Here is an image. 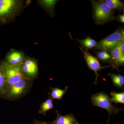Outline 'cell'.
Instances as JSON below:
<instances>
[{
  "mask_svg": "<svg viewBox=\"0 0 124 124\" xmlns=\"http://www.w3.org/2000/svg\"><path fill=\"white\" fill-rule=\"evenodd\" d=\"M28 1L0 0V21L12 22L29 4Z\"/></svg>",
  "mask_w": 124,
  "mask_h": 124,
  "instance_id": "obj_1",
  "label": "cell"
},
{
  "mask_svg": "<svg viewBox=\"0 0 124 124\" xmlns=\"http://www.w3.org/2000/svg\"><path fill=\"white\" fill-rule=\"evenodd\" d=\"M93 6V17L95 23L104 24L115 19L114 10L108 6L103 0L91 1Z\"/></svg>",
  "mask_w": 124,
  "mask_h": 124,
  "instance_id": "obj_2",
  "label": "cell"
},
{
  "mask_svg": "<svg viewBox=\"0 0 124 124\" xmlns=\"http://www.w3.org/2000/svg\"><path fill=\"white\" fill-rule=\"evenodd\" d=\"M33 81L26 77L23 78L8 88L4 96L11 101L19 100L29 93Z\"/></svg>",
  "mask_w": 124,
  "mask_h": 124,
  "instance_id": "obj_3",
  "label": "cell"
},
{
  "mask_svg": "<svg viewBox=\"0 0 124 124\" xmlns=\"http://www.w3.org/2000/svg\"><path fill=\"white\" fill-rule=\"evenodd\" d=\"M91 102L94 106L106 109L109 114L108 119L106 124H109L111 115L118 114L119 112L123 110L114 107L112 104L111 98L104 92L97 93L92 95Z\"/></svg>",
  "mask_w": 124,
  "mask_h": 124,
  "instance_id": "obj_4",
  "label": "cell"
},
{
  "mask_svg": "<svg viewBox=\"0 0 124 124\" xmlns=\"http://www.w3.org/2000/svg\"><path fill=\"white\" fill-rule=\"evenodd\" d=\"M124 40V30L120 28L101 40L95 48L100 51H108Z\"/></svg>",
  "mask_w": 124,
  "mask_h": 124,
  "instance_id": "obj_5",
  "label": "cell"
},
{
  "mask_svg": "<svg viewBox=\"0 0 124 124\" xmlns=\"http://www.w3.org/2000/svg\"><path fill=\"white\" fill-rule=\"evenodd\" d=\"M2 64L4 71L7 89L21 79L26 77L21 70L20 66H12L5 62L2 63Z\"/></svg>",
  "mask_w": 124,
  "mask_h": 124,
  "instance_id": "obj_6",
  "label": "cell"
},
{
  "mask_svg": "<svg viewBox=\"0 0 124 124\" xmlns=\"http://www.w3.org/2000/svg\"><path fill=\"white\" fill-rule=\"evenodd\" d=\"M20 69L25 77L33 80L37 78L39 74V67L37 60L33 57L26 56Z\"/></svg>",
  "mask_w": 124,
  "mask_h": 124,
  "instance_id": "obj_7",
  "label": "cell"
},
{
  "mask_svg": "<svg viewBox=\"0 0 124 124\" xmlns=\"http://www.w3.org/2000/svg\"><path fill=\"white\" fill-rule=\"evenodd\" d=\"M81 51L84 55V58L86 62V64L88 67L89 69L91 70L94 71L96 75L95 80L94 84L97 85V83L98 78L100 75L98 73V72L101 71L102 69H104L106 68L111 67L110 66L106 67H102L100 62L97 58L92 55L89 53L88 50L86 49H83L79 47Z\"/></svg>",
  "mask_w": 124,
  "mask_h": 124,
  "instance_id": "obj_8",
  "label": "cell"
},
{
  "mask_svg": "<svg viewBox=\"0 0 124 124\" xmlns=\"http://www.w3.org/2000/svg\"><path fill=\"white\" fill-rule=\"evenodd\" d=\"M26 56L23 51L11 49L7 54L4 62L12 66H20Z\"/></svg>",
  "mask_w": 124,
  "mask_h": 124,
  "instance_id": "obj_9",
  "label": "cell"
},
{
  "mask_svg": "<svg viewBox=\"0 0 124 124\" xmlns=\"http://www.w3.org/2000/svg\"><path fill=\"white\" fill-rule=\"evenodd\" d=\"M119 44L108 51L111 57L109 63L111 67L115 69H118L119 67L124 64V54L120 48Z\"/></svg>",
  "mask_w": 124,
  "mask_h": 124,
  "instance_id": "obj_10",
  "label": "cell"
},
{
  "mask_svg": "<svg viewBox=\"0 0 124 124\" xmlns=\"http://www.w3.org/2000/svg\"><path fill=\"white\" fill-rule=\"evenodd\" d=\"M56 119L53 122H49L50 124H79L72 113L63 116L57 111H56Z\"/></svg>",
  "mask_w": 124,
  "mask_h": 124,
  "instance_id": "obj_11",
  "label": "cell"
},
{
  "mask_svg": "<svg viewBox=\"0 0 124 124\" xmlns=\"http://www.w3.org/2000/svg\"><path fill=\"white\" fill-rule=\"evenodd\" d=\"M58 1L57 0H39L37 1V4L48 15L53 17L55 14L54 7Z\"/></svg>",
  "mask_w": 124,
  "mask_h": 124,
  "instance_id": "obj_12",
  "label": "cell"
},
{
  "mask_svg": "<svg viewBox=\"0 0 124 124\" xmlns=\"http://www.w3.org/2000/svg\"><path fill=\"white\" fill-rule=\"evenodd\" d=\"M108 75L111 77L113 85L117 88L124 90V77L119 74L108 73Z\"/></svg>",
  "mask_w": 124,
  "mask_h": 124,
  "instance_id": "obj_13",
  "label": "cell"
},
{
  "mask_svg": "<svg viewBox=\"0 0 124 124\" xmlns=\"http://www.w3.org/2000/svg\"><path fill=\"white\" fill-rule=\"evenodd\" d=\"M53 100L49 96V98L41 104L38 113L45 116L47 111L54 109V108Z\"/></svg>",
  "mask_w": 124,
  "mask_h": 124,
  "instance_id": "obj_14",
  "label": "cell"
},
{
  "mask_svg": "<svg viewBox=\"0 0 124 124\" xmlns=\"http://www.w3.org/2000/svg\"><path fill=\"white\" fill-rule=\"evenodd\" d=\"M51 89V93L49 94V97L52 99H58L61 101L63 96L66 93V92L68 89V86H66V88L64 89H61L58 88L57 87L52 88L50 87Z\"/></svg>",
  "mask_w": 124,
  "mask_h": 124,
  "instance_id": "obj_15",
  "label": "cell"
},
{
  "mask_svg": "<svg viewBox=\"0 0 124 124\" xmlns=\"http://www.w3.org/2000/svg\"><path fill=\"white\" fill-rule=\"evenodd\" d=\"M104 3L112 9L116 10L119 11L124 10V4L123 1L120 0H105Z\"/></svg>",
  "mask_w": 124,
  "mask_h": 124,
  "instance_id": "obj_16",
  "label": "cell"
},
{
  "mask_svg": "<svg viewBox=\"0 0 124 124\" xmlns=\"http://www.w3.org/2000/svg\"><path fill=\"white\" fill-rule=\"evenodd\" d=\"M77 40L84 48L86 49V50L95 48L98 44L96 41L89 36L87 37L84 39Z\"/></svg>",
  "mask_w": 124,
  "mask_h": 124,
  "instance_id": "obj_17",
  "label": "cell"
},
{
  "mask_svg": "<svg viewBox=\"0 0 124 124\" xmlns=\"http://www.w3.org/2000/svg\"><path fill=\"white\" fill-rule=\"evenodd\" d=\"M7 90L4 71L2 63L0 64V95L4 96Z\"/></svg>",
  "mask_w": 124,
  "mask_h": 124,
  "instance_id": "obj_18",
  "label": "cell"
},
{
  "mask_svg": "<svg viewBox=\"0 0 124 124\" xmlns=\"http://www.w3.org/2000/svg\"><path fill=\"white\" fill-rule=\"evenodd\" d=\"M112 98V102L115 103L116 104L118 103H124V91L121 93H117L115 91H112L110 93Z\"/></svg>",
  "mask_w": 124,
  "mask_h": 124,
  "instance_id": "obj_19",
  "label": "cell"
},
{
  "mask_svg": "<svg viewBox=\"0 0 124 124\" xmlns=\"http://www.w3.org/2000/svg\"><path fill=\"white\" fill-rule=\"evenodd\" d=\"M97 58L99 60L104 62L109 63L110 60V55L107 51H100L95 53Z\"/></svg>",
  "mask_w": 124,
  "mask_h": 124,
  "instance_id": "obj_20",
  "label": "cell"
},
{
  "mask_svg": "<svg viewBox=\"0 0 124 124\" xmlns=\"http://www.w3.org/2000/svg\"><path fill=\"white\" fill-rule=\"evenodd\" d=\"M117 19V20L118 22H120L124 23V15H119L116 18Z\"/></svg>",
  "mask_w": 124,
  "mask_h": 124,
  "instance_id": "obj_21",
  "label": "cell"
},
{
  "mask_svg": "<svg viewBox=\"0 0 124 124\" xmlns=\"http://www.w3.org/2000/svg\"><path fill=\"white\" fill-rule=\"evenodd\" d=\"M32 124H50L49 122H42L37 120L34 119Z\"/></svg>",
  "mask_w": 124,
  "mask_h": 124,
  "instance_id": "obj_22",
  "label": "cell"
},
{
  "mask_svg": "<svg viewBox=\"0 0 124 124\" xmlns=\"http://www.w3.org/2000/svg\"><path fill=\"white\" fill-rule=\"evenodd\" d=\"M119 46L121 52L124 54V40L120 43Z\"/></svg>",
  "mask_w": 124,
  "mask_h": 124,
  "instance_id": "obj_23",
  "label": "cell"
}]
</instances>
